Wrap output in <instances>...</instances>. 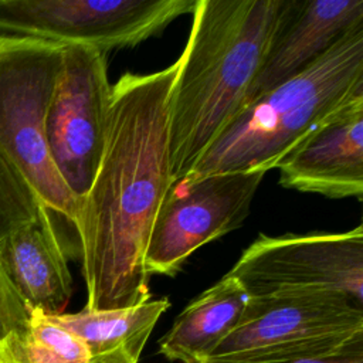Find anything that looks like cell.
Masks as SVG:
<instances>
[{"instance_id": "cell-1", "label": "cell", "mask_w": 363, "mask_h": 363, "mask_svg": "<svg viewBox=\"0 0 363 363\" xmlns=\"http://www.w3.org/2000/svg\"><path fill=\"white\" fill-rule=\"evenodd\" d=\"M179 57L150 74L126 72L111 85L104 153L74 228L86 309L130 308L150 299L149 234L172 184L169 98Z\"/></svg>"}, {"instance_id": "cell-2", "label": "cell", "mask_w": 363, "mask_h": 363, "mask_svg": "<svg viewBox=\"0 0 363 363\" xmlns=\"http://www.w3.org/2000/svg\"><path fill=\"white\" fill-rule=\"evenodd\" d=\"M288 0H196L169 98L172 182L248 106Z\"/></svg>"}, {"instance_id": "cell-3", "label": "cell", "mask_w": 363, "mask_h": 363, "mask_svg": "<svg viewBox=\"0 0 363 363\" xmlns=\"http://www.w3.org/2000/svg\"><path fill=\"white\" fill-rule=\"evenodd\" d=\"M363 95V24L306 69L252 101L189 176L262 172L277 164L356 96Z\"/></svg>"}, {"instance_id": "cell-4", "label": "cell", "mask_w": 363, "mask_h": 363, "mask_svg": "<svg viewBox=\"0 0 363 363\" xmlns=\"http://www.w3.org/2000/svg\"><path fill=\"white\" fill-rule=\"evenodd\" d=\"M62 55L64 44L0 34V150L26 177L40 203L74 227L78 200L54 167L45 139Z\"/></svg>"}, {"instance_id": "cell-5", "label": "cell", "mask_w": 363, "mask_h": 363, "mask_svg": "<svg viewBox=\"0 0 363 363\" xmlns=\"http://www.w3.org/2000/svg\"><path fill=\"white\" fill-rule=\"evenodd\" d=\"M363 340V309L326 289L250 296L244 316L204 359L213 363H284L323 357Z\"/></svg>"}, {"instance_id": "cell-6", "label": "cell", "mask_w": 363, "mask_h": 363, "mask_svg": "<svg viewBox=\"0 0 363 363\" xmlns=\"http://www.w3.org/2000/svg\"><path fill=\"white\" fill-rule=\"evenodd\" d=\"M196 0H0V31L94 47H135L193 11Z\"/></svg>"}, {"instance_id": "cell-7", "label": "cell", "mask_w": 363, "mask_h": 363, "mask_svg": "<svg viewBox=\"0 0 363 363\" xmlns=\"http://www.w3.org/2000/svg\"><path fill=\"white\" fill-rule=\"evenodd\" d=\"M262 172H225L172 182L155 217L145 252L152 275H176L201 245L241 227Z\"/></svg>"}, {"instance_id": "cell-8", "label": "cell", "mask_w": 363, "mask_h": 363, "mask_svg": "<svg viewBox=\"0 0 363 363\" xmlns=\"http://www.w3.org/2000/svg\"><path fill=\"white\" fill-rule=\"evenodd\" d=\"M227 275L250 296L296 289L345 294L363 305V227L343 233L259 234Z\"/></svg>"}, {"instance_id": "cell-9", "label": "cell", "mask_w": 363, "mask_h": 363, "mask_svg": "<svg viewBox=\"0 0 363 363\" xmlns=\"http://www.w3.org/2000/svg\"><path fill=\"white\" fill-rule=\"evenodd\" d=\"M109 96L106 54L88 45H64L62 67L47 112L45 139L52 164L78 204L104 153Z\"/></svg>"}, {"instance_id": "cell-10", "label": "cell", "mask_w": 363, "mask_h": 363, "mask_svg": "<svg viewBox=\"0 0 363 363\" xmlns=\"http://www.w3.org/2000/svg\"><path fill=\"white\" fill-rule=\"evenodd\" d=\"M279 184L330 199L363 196V95L292 149L278 164Z\"/></svg>"}, {"instance_id": "cell-11", "label": "cell", "mask_w": 363, "mask_h": 363, "mask_svg": "<svg viewBox=\"0 0 363 363\" xmlns=\"http://www.w3.org/2000/svg\"><path fill=\"white\" fill-rule=\"evenodd\" d=\"M360 24L363 0H288L250 104L306 69Z\"/></svg>"}, {"instance_id": "cell-12", "label": "cell", "mask_w": 363, "mask_h": 363, "mask_svg": "<svg viewBox=\"0 0 363 363\" xmlns=\"http://www.w3.org/2000/svg\"><path fill=\"white\" fill-rule=\"evenodd\" d=\"M0 268L30 309L48 316L64 313L72 295V277L52 214L45 207L0 241Z\"/></svg>"}, {"instance_id": "cell-13", "label": "cell", "mask_w": 363, "mask_h": 363, "mask_svg": "<svg viewBox=\"0 0 363 363\" xmlns=\"http://www.w3.org/2000/svg\"><path fill=\"white\" fill-rule=\"evenodd\" d=\"M250 295L233 277L194 298L159 340V352L170 362L200 363L241 322Z\"/></svg>"}, {"instance_id": "cell-14", "label": "cell", "mask_w": 363, "mask_h": 363, "mask_svg": "<svg viewBox=\"0 0 363 363\" xmlns=\"http://www.w3.org/2000/svg\"><path fill=\"white\" fill-rule=\"evenodd\" d=\"M167 298L149 299L140 305L109 311L84 308L75 313L48 316L52 322L79 337L91 356H99L115 349H125L132 357L140 353L159 318L167 311Z\"/></svg>"}, {"instance_id": "cell-15", "label": "cell", "mask_w": 363, "mask_h": 363, "mask_svg": "<svg viewBox=\"0 0 363 363\" xmlns=\"http://www.w3.org/2000/svg\"><path fill=\"white\" fill-rule=\"evenodd\" d=\"M91 359L79 337L35 309L27 330L0 346V363H89Z\"/></svg>"}, {"instance_id": "cell-16", "label": "cell", "mask_w": 363, "mask_h": 363, "mask_svg": "<svg viewBox=\"0 0 363 363\" xmlns=\"http://www.w3.org/2000/svg\"><path fill=\"white\" fill-rule=\"evenodd\" d=\"M41 207L30 183L0 150V241L31 223Z\"/></svg>"}, {"instance_id": "cell-17", "label": "cell", "mask_w": 363, "mask_h": 363, "mask_svg": "<svg viewBox=\"0 0 363 363\" xmlns=\"http://www.w3.org/2000/svg\"><path fill=\"white\" fill-rule=\"evenodd\" d=\"M31 309L21 299L0 268V346L11 336L27 330Z\"/></svg>"}, {"instance_id": "cell-18", "label": "cell", "mask_w": 363, "mask_h": 363, "mask_svg": "<svg viewBox=\"0 0 363 363\" xmlns=\"http://www.w3.org/2000/svg\"><path fill=\"white\" fill-rule=\"evenodd\" d=\"M200 363H213V362L201 360ZM284 363H363V340H357V342L346 346L340 352L329 354V356L284 362Z\"/></svg>"}, {"instance_id": "cell-19", "label": "cell", "mask_w": 363, "mask_h": 363, "mask_svg": "<svg viewBox=\"0 0 363 363\" xmlns=\"http://www.w3.org/2000/svg\"><path fill=\"white\" fill-rule=\"evenodd\" d=\"M89 363H139V360L132 357L125 349H115L112 352L94 356Z\"/></svg>"}]
</instances>
